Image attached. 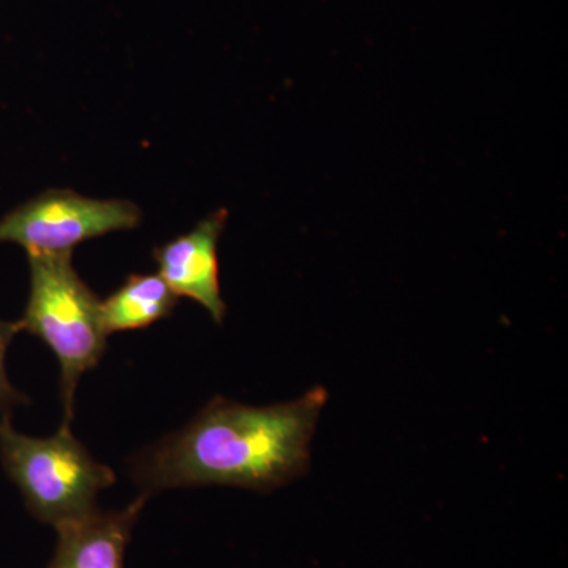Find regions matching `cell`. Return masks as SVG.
Masks as SVG:
<instances>
[{
	"instance_id": "obj_1",
	"label": "cell",
	"mask_w": 568,
	"mask_h": 568,
	"mask_svg": "<svg viewBox=\"0 0 568 568\" xmlns=\"http://www.w3.org/2000/svg\"><path fill=\"white\" fill-rule=\"evenodd\" d=\"M328 394L317 386L294 402L253 407L215 396L197 416L130 462L144 495L224 485L271 493L310 467V444Z\"/></svg>"
},
{
	"instance_id": "obj_2",
	"label": "cell",
	"mask_w": 568,
	"mask_h": 568,
	"mask_svg": "<svg viewBox=\"0 0 568 568\" xmlns=\"http://www.w3.org/2000/svg\"><path fill=\"white\" fill-rule=\"evenodd\" d=\"M71 253H28L31 291L20 320L21 331L40 338L61 365L63 424L73 417L78 383L108 346L102 302L74 271Z\"/></svg>"
},
{
	"instance_id": "obj_3",
	"label": "cell",
	"mask_w": 568,
	"mask_h": 568,
	"mask_svg": "<svg viewBox=\"0 0 568 568\" xmlns=\"http://www.w3.org/2000/svg\"><path fill=\"white\" fill-rule=\"evenodd\" d=\"M0 462L32 517L54 528L99 510L100 491L115 484L111 467L92 458L70 424L40 439L18 433L10 414H2Z\"/></svg>"
},
{
	"instance_id": "obj_4",
	"label": "cell",
	"mask_w": 568,
	"mask_h": 568,
	"mask_svg": "<svg viewBox=\"0 0 568 568\" xmlns=\"http://www.w3.org/2000/svg\"><path fill=\"white\" fill-rule=\"evenodd\" d=\"M141 211L126 200H93L71 190H48L0 219V242L28 253H67L102 235L129 231Z\"/></svg>"
},
{
	"instance_id": "obj_5",
	"label": "cell",
	"mask_w": 568,
	"mask_h": 568,
	"mask_svg": "<svg viewBox=\"0 0 568 568\" xmlns=\"http://www.w3.org/2000/svg\"><path fill=\"white\" fill-rule=\"evenodd\" d=\"M227 222L226 209L211 213L190 233L153 252L160 276L178 297L192 298L216 324L226 316L220 286L219 241Z\"/></svg>"
},
{
	"instance_id": "obj_6",
	"label": "cell",
	"mask_w": 568,
	"mask_h": 568,
	"mask_svg": "<svg viewBox=\"0 0 568 568\" xmlns=\"http://www.w3.org/2000/svg\"><path fill=\"white\" fill-rule=\"evenodd\" d=\"M148 495L122 510L92 511L58 529V547L48 568H123L125 549Z\"/></svg>"
},
{
	"instance_id": "obj_7",
	"label": "cell",
	"mask_w": 568,
	"mask_h": 568,
	"mask_svg": "<svg viewBox=\"0 0 568 568\" xmlns=\"http://www.w3.org/2000/svg\"><path fill=\"white\" fill-rule=\"evenodd\" d=\"M179 297L160 275L134 274L102 302L106 334L140 331L166 320L174 312Z\"/></svg>"
},
{
	"instance_id": "obj_8",
	"label": "cell",
	"mask_w": 568,
	"mask_h": 568,
	"mask_svg": "<svg viewBox=\"0 0 568 568\" xmlns=\"http://www.w3.org/2000/svg\"><path fill=\"white\" fill-rule=\"evenodd\" d=\"M18 332H21L20 321H14V323L0 321V413L2 414H10L14 407L31 403L29 396L18 390L10 383L9 375H7V351H9L10 343L13 342Z\"/></svg>"
}]
</instances>
